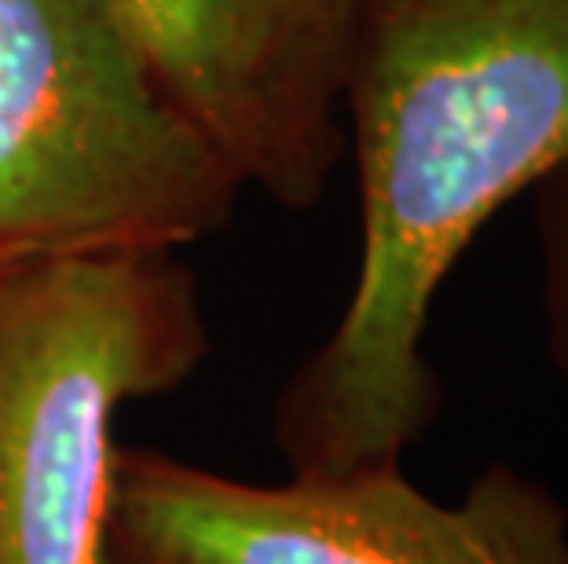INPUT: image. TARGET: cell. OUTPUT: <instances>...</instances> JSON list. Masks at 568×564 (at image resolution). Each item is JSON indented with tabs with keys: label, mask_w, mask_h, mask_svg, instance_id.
<instances>
[{
	"label": "cell",
	"mask_w": 568,
	"mask_h": 564,
	"mask_svg": "<svg viewBox=\"0 0 568 564\" xmlns=\"http://www.w3.org/2000/svg\"><path fill=\"white\" fill-rule=\"evenodd\" d=\"M210 352L173 254L0 264V564H103L118 414Z\"/></svg>",
	"instance_id": "obj_3"
},
{
	"label": "cell",
	"mask_w": 568,
	"mask_h": 564,
	"mask_svg": "<svg viewBox=\"0 0 568 564\" xmlns=\"http://www.w3.org/2000/svg\"><path fill=\"white\" fill-rule=\"evenodd\" d=\"M169 95L246 187L320 202L345 151V78L364 0H114Z\"/></svg>",
	"instance_id": "obj_5"
},
{
	"label": "cell",
	"mask_w": 568,
	"mask_h": 564,
	"mask_svg": "<svg viewBox=\"0 0 568 564\" xmlns=\"http://www.w3.org/2000/svg\"><path fill=\"white\" fill-rule=\"evenodd\" d=\"M243 191L114 0H0V264L173 254Z\"/></svg>",
	"instance_id": "obj_2"
},
{
	"label": "cell",
	"mask_w": 568,
	"mask_h": 564,
	"mask_svg": "<svg viewBox=\"0 0 568 564\" xmlns=\"http://www.w3.org/2000/svg\"><path fill=\"white\" fill-rule=\"evenodd\" d=\"M547 232V308H550V341L554 356L568 375V191Z\"/></svg>",
	"instance_id": "obj_6"
},
{
	"label": "cell",
	"mask_w": 568,
	"mask_h": 564,
	"mask_svg": "<svg viewBox=\"0 0 568 564\" xmlns=\"http://www.w3.org/2000/svg\"><path fill=\"white\" fill-rule=\"evenodd\" d=\"M103 564H568V510L514 465L440 502L400 465L250 484L122 448Z\"/></svg>",
	"instance_id": "obj_4"
},
{
	"label": "cell",
	"mask_w": 568,
	"mask_h": 564,
	"mask_svg": "<svg viewBox=\"0 0 568 564\" xmlns=\"http://www.w3.org/2000/svg\"><path fill=\"white\" fill-rule=\"evenodd\" d=\"M345 114L364 249L275 403L297 476L396 470L437 414L422 338L444 279L495 209L568 170V0H364Z\"/></svg>",
	"instance_id": "obj_1"
}]
</instances>
